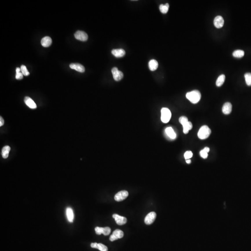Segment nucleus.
Returning <instances> with one entry per match:
<instances>
[{
    "instance_id": "obj_8",
    "label": "nucleus",
    "mask_w": 251,
    "mask_h": 251,
    "mask_svg": "<svg viewBox=\"0 0 251 251\" xmlns=\"http://www.w3.org/2000/svg\"><path fill=\"white\" fill-rule=\"evenodd\" d=\"M74 37L77 40L80 41H86L88 39L87 34L82 31H77L76 32V33L74 34Z\"/></svg>"
},
{
    "instance_id": "obj_1",
    "label": "nucleus",
    "mask_w": 251,
    "mask_h": 251,
    "mask_svg": "<svg viewBox=\"0 0 251 251\" xmlns=\"http://www.w3.org/2000/svg\"><path fill=\"white\" fill-rule=\"evenodd\" d=\"M201 97V94L197 90L188 92L186 94V98L193 104H196L199 102Z\"/></svg>"
},
{
    "instance_id": "obj_7",
    "label": "nucleus",
    "mask_w": 251,
    "mask_h": 251,
    "mask_svg": "<svg viewBox=\"0 0 251 251\" xmlns=\"http://www.w3.org/2000/svg\"><path fill=\"white\" fill-rule=\"evenodd\" d=\"M129 196V193L127 191H120L116 194L114 196V199L116 201H122L127 198Z\"/></svg>"
},
{
    "instance_id": "obj_4",
    "label": "nucleus",
    "mask_w": 251,
    "mask_h": 251,
    "mask_svg": "<svg viewBox=\"0 0 251 251\" xmlns=\"http://www.w3.org/2000/svg\"><path fill=\"white\" fill-rule=\"evenodd\" d=\"M171 112L170 110L166 107H163L161 110V120L162 122L166 123L171 119Z\"/></svg>"
},
{
    "instance_id": "obj_33",
    "label": "nucleus",
    "mask_w": 251,
    "mask_h": 251,
    "mask_svg": "<svg viewBox=\"0 0 251 251\" xmlns=\"http://www.w3.org/2000/svg\"><path fill=\"white\" fill-rule=\"evenodd\" d=\"M203 149H204V150H205L206 152H208V153L210 151V149L208 147H205Z\"/></svg>"
},
{
    "instance_id": "obj_26",
    "label": "nucleus",
    "mask_w": 251,
    "mask_h": 251,
    "mask_svg": "<svg viewBox=\"0 0 251 251\" xmlns=\"http://www.w3.org/2000/svg\"><path fill=\"white\" fill-rule=\"evenodd\" d=\"M23 74L21 73V68L19 67H17L16 69V76H15V78L17 80H21L23 78Z\"/></svg>"
},
{
    "instance_id": "obj_25",
    "label": "nucleus",
    "mask_w": 251,
    "mask_h": 251,
    "mask_svg": "<svg viewBox=\"0 0 251 251\" xmlns=\"http://www.w3.org/2000/svg\"><path fill=\"white\" fill-rule=\"evenodd\" d=\"M245 83L248 86H251V73H247L245 74Z\"/></svg>"
},
{
    "instance_id": "obj_14",
    "label": "nucleus",
    "mask_w": 251,
    "mask_h": 251,
    "mask_svg": "<svg viewBox=\"0 0 251 251\" xmlns=\"http://www.w3.org/2000/svg\"><path fill=\"white\" fill-rule=\"evenodd\" d=\"M112 54L116 58L122 57L126 54V52L123 49H116L112 50Z\"/></svg>"
},
{
    "instance_id": "obj_13",
    "label": "nucleus",
    "mask_w": 251,
    "mask_h": 251,
    "mask_svg": "<svg viewBox=\"0 0 251 251\" xmlns=\"http://www.w3.org/2000/svg\"><path fill=\"white\" fill-rule=\"evenodd\" d=\"M70 67L73 69L76 70L80 73L85 72V67L83 65L80 63H71L69 66Z\"/></svg>"
},
{
    "instance_id": "obj_20",
    "label": "nucleus",
    "mask_w": 251,
    "mask_h": 251,
    "mask_svg": "<svg viewBox=\"0 0 251 251\" xmlns=\"http://www.w3.org/2000/svg\"><path fill=\"white\" fill-rule=\"evenodd\" d=\"M149 67L151 71H155L158 67V63L155 60H151L149 63Z\"/></svg>"
},
{
    "instance_id": "obj_10",
    "label": "nucleus",
    "mask_w": 251,
    "mask_h": 251,
    "mask_svg": "<svg viewBox=\"0 0 251 251\" xmlns=\"http://www.w3.org/2000/svg\"><path fill=\"white\" fill-rule=\"evenodd\" d=\"M96 233L97 234L100 235L101 234H103L104 235H109L111 232V229L109 227H105V228H100V227H96L95 228Z\"/></svg>"
},
{
    "instance_id": "obj_2",
    "label": "nucleus",
    "mask_w": 251,
    "mask_h": 251,
    "mask_svg": "<svg viewBox=\"0 0 251 251\" xmlns=\"http://www.w3.org/2000/svg\"><path fill=\"white\" fill-rule=\"evenodd\" d=\"M179 122L183 127V132L185 134H187L190 130L193 128V124L189 122L186 117L182 116L179 118Z\"/></svg>"
},
{
    "instance_id": "obj_29",
    "label": "nucleus",
    "mask_w": 251,
    "mask_h": 251,
    "mask_svg": "<svg viewBox=\"0 0 251 251\" xmlns=\"http://www.w3.org/2000/svg\"><path fill=\"white\" fill-rule=\"evenodd\" d=\"M193 155V153L190 151H186L185 153H184V157L186 160L190 159L192 158Z\"/></svg>"
},
{
    "instance_id": "obj_12",
    "label": "nucleus",
    "mask_w": 251,
    "mask_h": 251,
    "mask_svg": "<svg viewBox=\"0 0 251 251\" xmlns=\"http://www.w3.org/2000/svg\"><path fill=\"white\" fill-rule=\"evenodd\" d=\"M214 25L217 28H221L223 27L224 24V19L221 16H217L214 19Z\"/></svg>"
},
{
    "instance_id": "obj_32",
    "label": "nucleus",
    "mask_w": 251,
    "mask_h": 251,
    "mask_svg": "<svg viewBox=\"0 0 251 251\" xmlns=\"http://www.w3.org/2000/svg\"><path fill=\"white\" fill-rule=\"evenodd\" d=\"M4 123L3 119L1 116L0 117V126L1 127L3 125Z\"/></svg>"
},
{
    "instance_id": "obj_16",
    "label": "nucleus",
    "mask_w": 251,
    "mask_h": 251,
    "mask_svg": "<svg viewBox=\"0 0 251 251\" xmlns=\"http://www.w3.org/2000/svg\"><path fill=\"white\" fill-rule=\"evenodd\" d=\"M232 110V105L231 103L226 102L224 104L222 107V112L225 114H229L231 113Z\"/></svg>"
},
{
    "instance_id": "obj_11",
    "label": "nucleus",
    "mask_w": 251,
    "mask_h": 251,
    "mask_svg": "<svg viewBox=\"0 0 251 251\" xmlns=\"http://www.w3.org/2000/svg\"><path fill=\"white\" fill-rule=\"evenodd\" d=\"M113 218L115 219L117 224L119 225H123L126 224L127 222V219L126 218L120 216L119 215L117 214H114L113 215Z\"/></svg>"
},
{
    "instance_id": "obj_9",
    "label": "nucleus",
    "mask_w": 251,
    "mask_h": 251,
    "mask_svg": "<svg viewBox=\"0 0 251 251\" xmlns=\"http://www.w3.org/2000/svg\"><path fill=\"white\" fill-rule=\"evenodd\" d=\"M156 217V213L155 212H150L145 217V220H144L145 224L146 225H150L152 224L153 222L155 221Z\"/></svg>"
},
{
    "instance_id": "obj_34",
    "label": "nucleus",
    "mask_w": 251,
    "mask_h": 251,
    "mask_svg": "<svg viewBox=\"0 0 251 251\" xmlns=\"http://www.w3.org/2000/svg\"><path fill=\"white\" fill-rule=\"evenodd\" d=\"M186 162L187 164H191V160L190 159L186 160Z\"/></svg>"
},
{
    "instance_id": "obj_31",
    "label": "nucleus",
    "mask_w": 251,
    "mask_h": 251,
    "mask_svg": "<svg viewBox=\"0 0 251 251\" xmlns=\"http://www.w3.org/2000/svg\"><path fill=\"white\" fill-rule=\"evenodd\" d=\"M97 245H98V243H93L91 244V248H93L97 249Z\"/></svg>"
},
{
    "instance_id": "obj_24",
    "label": "nucleus",
    "mask_w": 251,
    "mask_h": 251,
    "mask_svg": "<svg viewBox=\"0 0 251 251\" xmlns=\"http://www.w3.org/2000/svg\"><path fill=\"white\" fill-rule=\"evenodd\" d=\"M169 5L168 3H166L165 4H161L160 6V10L163 14H166L168 11Z\"/></svg>"
},
{
    "instance_id": "obj_5",
    "label": "nucleus",
    "mask_w": 251,
    "mask_h": 251,
    "mask_svg": "<svg viewBox=\"0 0 251 251\" xmlns=\"http://www.w3.org/2000/svg\"><path fill=\"white\" fill-rule=\"evenodd\" d=\"M123 236H124V232L123 231L119 229H116L113 231V234L110 237V241H113L119 239H122Z\"/></svg>"
},
{
    "instance_id": "obj_23",
    "label": "nucleus",
    "mask_w": 251,
    "mask_h": 251,
    "mask_svg": "<svg viewBox=\"0 0 251 251\" xmlns=\"http://www.w3.org/2000/svg\"><path fill=\"white\" fill-rule=\"evenodd\" d=\"M245 54V52L242 50H236L232 53V56L236 58H242Z\"/></svg>"
},
{
    "instance_id": "obj_21",
    "label": "nucleus",
    "mask_w": 251,
    "mask_h": 251,
    "mask_svg": "<svg viewBox=\"0 0 251 251\" xmlns=\"http://www.w3.org/2000/svg\"><path fill=\"white\" fill-rule=\"evenodd\" d=\"M10 150V147L8 146H6L3 147L1 151V154L4 159H7L8 157Z\"/></svg>"
},
{
    "instance_id": "obj_28",
    "label": "nucleus",
    "mask_w": 251,
    "mask_h": 251,
    "mask_svg": "<svg viewBox=\"0 0 251 251\" xmlns=\"http://www.w3.org/2000/svg\"><path fill=\"white\" fill-rule=\"evenodd\" d=\"M97 249H98L99 250H100V251H108V248H107V246L104 245L103 244H102V243H98V245H97Z\"/></svg>"
},
{
    "instance_id": "obj_30",
    "label": "nucleus",
    "mask_w": 251,
    "mask_h": 251,
    "mask_svg": "<svg viewBox=\"0 0 251 251\" xmlns=\"http://www.w3.org/2000/svg\"><path fill=\"white\" fill-rule=\"evenodd\" d=\"M200 155L203 159H206L208 157V153L206 152L205 150L204 149L200 151Z\"/></svg>"
},
{
    "instance_id": "obj_27",
    "label": "nucleus",
    "mask_w": 251,
    "mask_h": 251,
    "mask_svg": "<svg viewBox=\"0 0 251 251\" xmlns=\"http://www.w3.org/2000/svg\"><path fill=\"white\" fill-rule=\"evenodd\" d=\"M21 73L23 76H28L30 75V73L28 71L26 66H24V65H21Z\"/></svg>"
},
{
    "instance_id": "obj_22",
    "label": "nucleus",
    "mask_w": 251,
    "mask_h": 251,
    "mask_svg": "<svg viewBox=\"0 0 251 251\" xmlns=\"http://www.w3.org/2000/svg\"><path fill=\"white\" fill-rule=\"evenodd\" d=\"M226 77L224 74H221V76H219L218 77V78L217 79L216 82V85L217 87H221L222 85H223L224 83V81L225 80Z\"/></svg>"
},
{
    "instance_id": "obj_6",
    "label": "nucleus",
    "mask_w": 251,
    "mask_h": 251,
    "mask_svg": "<svg viewBox=\"0 0 251 251\" xmlns=\"http://www.w3.org/2000/svg\"><path fill=\"white\" fill-rule=\"evenodd\" d=\"M112 73L113 79L116 81H120L123 77L122 72L119 70L117 67H114L112 69Z\"/></svg>"
},
{
    "instance_id": "obj_19",
    "label": "nucleus",
    "mask_w": 251,
    "mask_h": 251,
    "mask_svg": "<svg viewBox=\"0 0 251 251\" xmlns=\"http://www.w3.org/2000/svg\"><path fill=\"white\" fill-rule=\"evenodd\" d=\"M66 215L69 221L73 222L74 218V215L72 209L70 208H67L66 209Z\"/></svg>"
},
{
    "instance_id": "obj_15",
    "label": "nucleus",
    "mask_w": 251,
    "mask_h": 251,
    "mask_svg": "<svg viewBox=\"0 0 251 251\" xmlns=\"http://www.w3.org/2000/svg\"><path fill=\"white\" fill-rule=\"evenodd\" d=\"M24 102L25 104L30 109H35L37 107L36 103L34 102V101L29 97H25L24 98Z\"/></svg>"
},
{
    "instance_id": "obj_18",
    "label": "nucleus",
    "mask_w": 251,
    "mask_h": 251,
    "mask_svg": "<svg viewBox=\"0 0 251 251\" xmlns=\"http://www.w3.org/2000/svg\"><path fill=\"white\" fill-rule=\"evenodd\" d=\"M52 43V39L50 37H44L41 39V44L44 47H48L51 45Z\"/></svg>"
},
{
    "instance_id": "obj_17",
    "label": "nucleus",
    "mask_w": 251,
    "mask_h": 251,
    "mask_svg": "<svg viewBox=\"0 0 251 251\" xmlns=\"http://www.w3.org/2000/svg\"><path fill=\"white\" fill-rule=\"evenodd\" d=\"M165 133L166 135L171 139H175L176 137V134L173 130L172 127H168L165 130Z\"/></svg>"
},
{
    "instance_id": "obj_3",
    "label": "nucleus",
    "mask_w": 251,
    "mask_h": 251,
    "mask_svg": "<svg viewBox=\"0 0 251 251\" xmlns=\"http://www.w3.org/2000/svg\"><path fill=\"white\" fill-rule=\"evenodd\" d=\"M211 133V130L208 127L204 125L200 127L198 132V136L201 140L206 139L208 138Z\"/></svg>"
}]
</instances>
